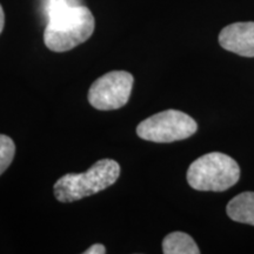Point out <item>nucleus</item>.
<instances>
[{
	"label": "nucleus",
	"mask_w": 254,
	"mask_h": 254,
	"mask_svg": "<svg viewBox=\"0 0 254 254\" xmlns=\"http://www.w3.org/2000/svg\"><path fill=\"white\" fill-rule=\"evenodd\" d=\"M134 78L129 72L112 71L98 78L88 90L87 99L99 111L118 110L125 106L131 97Z\"/></svg>",
	"instance_id": "obj_5"
},
{
	"label": "nucleus",
	"mask_w": 254,
	"mask_h": 254,
	"mask_svg": "<svg viewBox=\"0 0 254 254\" xmlns=\"http://www.w3.org/2000/svg\"><path fill=\"white\" fill-rule=\"evenodd\" d=\"M106 253V247L103 244H94L91 247H88L86 251H84V254H105Z\"/></svg>",
	"instance_id": "obj_10"
},
{
	"label": "nucleus",
	"mask_w": 254,
	"mask_h": 254,
	"mask_svg": "<svg viewBox=\"0 0 254 254\" xmlns=\"http://www.w3.org/2000/svg\"><path fill=\"white\" fill-rule=\"evenodd\" d=\"M219 44L228 52L246 58H253L254 21L234 23L224 27L219 34Z\"/></svg>",
	"instance_id": "obj_6"
},
{
	"label": "nucleus",
	"mask_w": 254,
	"mask_h": 254,
	"mask_svg": "<svg viewBox=\"0 0 254 254\" xmlns=\"http://www.w3.org/2000/svg\"><path fill=\"white\" fill-rule=\"evenodd\" d=\"M198 131V124L189 114L178 110H166L148 117L136 126L142 140L168 144L190 138Z\"/></svg>",
	"instance_id": "obj_4"
},
{
	"label": "nucleus",
	"mask_w": 254,
	"mask_h": 254,
	"mask_svg": "<svg viewBox=\"0 0 254 254\" xmlns=\"http://www.w3.org/2000/svg\"><path fill=\"white\" fill-rule=\"evenodd\" d=\"M15 155V145L11 138L0 134V176L5 172L12 164Z\"/></svg>",
	"instance_id": "obj_9"
},
{
	"label": "nucleus",
	"mask_w": 254,
	"mask_h": 254,
	"mask_svg": "<svg viewBox=\"0 0 254 254\" xmlns=\"http://www.w3.org/2000/svg\"><path fill=\"white\" fill-rule=\"evenodd\" d=\"M120 176V165L112 159H101L84 173H67L53 186L56 199L60 202H74L94 195L116 184Z\"/></svg>",
	"instance_id": "obj_2"
},
{
	"label": "nucleus",
	"mask_w": 254,
	"mask_h": 254,
	"mask_svg": "<svg viewBox=\"0 0 254 254\" xmlns=\"http://www.w3.org/2000/svg\"><path fill=\"white\" fill-rule=\"evenodd\" d=\"M226 213L233 221L254 226V192H243L227 204Z\"/></svg>",
	"instance_id": "obj_7"
},
{
	"label": "nucleus",
	"mask_w": 254,
	"mask_h": 254,
	"mask_svg": "<svg viewBox=\"0 0 254 254\" xmlns=\"http://www.w3.org/2000/svg\"><path fill=\"white\" fill-rule=\"evenodd\" d=\"M186 179L189 185L202 192H224L240 179V167L230 155L212 152L190 165Z\"/></svg>",
	"instance_id": "obj_3"
},
{
	"label": "nucleus",
	"mask_w": 254,
	"mask_h": 254,
	"mask_svg": "<svg viewBox=\"0 0 254 254\" xmlns=\"http://www.w3.org/2000/svg\"><path fill=\"white\" fill-rule=\"evenodd\" d=\"M4 25H5V13H4V9H2V6L0 5V34H1L2 30H4Z\"/></svg>",
	"instance_id": "obj_11"
},
{
	"label": "nucleus",
	"mask_w": 254,
	"mask_h": 254,
	"mask_svg": "<svg viewBox=\"0 0 254 254\" xmlns=\"http://www.w3.org/2000/svg\"><path fill=\"white\" fill-rule=\"evenodd\" d=\"M165 254H199L200 250L194 239L185 232H172L163 240Z\"/></svg>",
	"instance_id": "obj_8"
},
{
	"label": "nucleus",
	"mask_w": 254,
	"mask_h": 254,
	"mask_svg": "<svg viewBox=\"0 0 254 254\" xmlns=\"http://www.w3.org/2000/svg\"><path fill=\"white\" fill-rule=\"evenodd\" d=\"M44 43L53 52L71 51L88 40L94 32L95 20L91 9L69 0H49Z\"/></svg>",
	"instance_id": "obj_1"
}]
</instances>
